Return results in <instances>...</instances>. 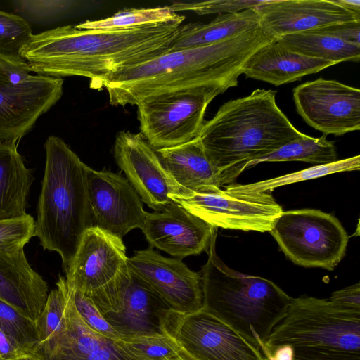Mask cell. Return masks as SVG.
Segmentation results:
<instances>
[{"label":"cell","instance_id":"1","mask_svg":"<svg viewBox=\"0 0 360 360\" xmlns=\"http://www.w3.org/2000/svg\"><path fill=\"white\" fill-rule=\"evenodd\" d=\"M185 16L125 29L101 30L65 25L33 34L19 56L31 72L89 78L92 87L107 76L169 50Z\"/></svg>","mask_w":360,"mask_h":360},{"label":"cell","instance_id":"2","mask_svg":"<svg viewBox=\"0 0 360 360\" xmlns=\"http://www.w3.org/2000/svg\"><path fill=\"white\" fill-rule=\"evenodd\" d=\"M273 40L258 27L211 45L168 51L107 76L96 88L106 89L113 106L136 105L149 97L186 90L219 95L238 85L245 62Z\"/></svg>","mask_w":360,"mask_h":360},{"label":"cell","instance_id":"3","mask_svg":"<svg viewBox=\"0 0 360 360\" xmlns=\"http://www.w3.org/2000/svg\"><path fill=\"white\" fill-rule=\"evenodd\" d=\"M276 94L257 89L224 103L205 121L198 137L218 173L220 187L233 184L250 162L307 136L280 110Z\"/></svg>","mask_w":360,"mask_h":360},{"label":"cell","instance_id":"4","mask_svg":"<svg viewBox=\"0 0 360 360\" xmlns=\"http://www.w3.org/2000/svg\"><path fill=\"white\" fill-rule=\"evenodd\" d=\"M44 148L46 165L34 236L44 250L59 254L65 273L83 235L92 226L88 166L58 136H49Z\"/></svg>","mask_w":360,"mask_h":360},{"label":"cell","instance_id":"5","mask_svg":"<svg viewBox=\"0 0 360 360\" xmlns=\"http://www.w3.org/2000/svg\"><path fill=\"white\" fill-rule=\"evenodd\" d=\"M215 233L202 266L203 307L241 333L262 351L291 299L274 282L230 269L216 252Z\"/></svg>","mask_w":360,"mask_h":360},{"label":"cell","instance_id":"6","mask_svg":"<svg viewBox=\"0 0 360 360\" xmlns=\"http://www.w3.org/2000/svg\"><path fill=\"white\" fill-rule=\"evenodd\" d=\"M288 345L292 360H360V311L328 298L291 297L262 349Z\"/></svg>","mask_w":360,"mask_h":360},{"label":"cell","instance_id":"7","mask_svg":"<svg viewBox=\"0 0 360 360\" xmlns=\"http://www.w3.org/2000/svg\"><path fill=\"white\" fill-rule=\"evenodd\" d=\"M122 240L98 227L83 235L65 272L68 283L90 299L105 317L115 313L131 277Z\"/></svg>","mask_w":360,"mask_h":360},{"label":"cell","instance_id":"8","mask_svg":"<svg viewBox=\"0 0 360 360\" xmlns=\"http://www.w3.org/2000/svg\"><path fill=\"white\" fill-rule=\"evenodd\" d=\"M269 232L295 264L329 271L344 257L349 240L336 217L315 209L283 211Z\"/></svg>","mask_w":360,"mask_h":360},{"label":"cell","instance_id":"9","mask_svg":"<svg viewBox=\"0 0 360 360\" xmlns=\"http://www.w3.org/2000/svg\"><path fill=\"white\" fill-rule=\"evenodd\" d=\"M159 323L198 360H267L250 339L204 307L188 314L165 309Z\"/></svg>","mask_w":360,"mask_h":360},{"label":"cell","instance_id":"10","mask_svg":"<svg viewBox=\"0 0 360 360\" xmlns=\"http://www.w3.org/2000/svg\"><path fill=\"white\" fill-rule=\"evenodd\" d=\"M169 198L217 229L269 232L283 212L270 191L238 193L208 186Z\"/></svg>","mask_w":360,"mask_h":360},{"label":"cell","instance_id":"11","mask_svg":"<svg viewBox=\"0 0 360 360\" xmlns=\"http://www.w3.org/2000/svg\"><path fill=\"white\" fill-rule=\"evenodd\" d=\"M217 96L193 89L145 98L136 105L140 134L154 149L190 141L198 136L206 110Z\"/></svg>","mask_w":360,"mask_h":360},{"label":"cell","instance_id":"12","mask_svg":"<svg viewBox=\"0 0 360 360\" xmlns=\"http://www.w3.org/2000/svg\"><path fill=\"white\" fill-rule=\"evenodd\" d=\"M62 78L0 70V141L18 142L63 95Z\"/></svg>","mask_w":360,"mask_h":360},{"label":"cell","instance_id":"13","mask_svg":"<svg viewBox=\"0 0 360 360\" xmlns=\"http://www.w3.org/2000/svg\"><path fill=\"white\" fill-rule=\"evenodd\" d=\"M298 114L325 135L360 129V90L336 80L319 78L293 89Z\"/></svg>","mask_w":360,"mask_h":360},{"label":"cell","instance_id":"14","mask_svg":"<svg viewBox=\"0 0 360 360\" xmlns=\"http://www.w3.org/2000/svg\"><path fill=\"white\" fill-rule=\"evenodd\" d=\"M127 262L130 271L146 283L169 309L188 314L203 307L200 275L191 270L182 259L163 257L148 248L135 251Z\"/></svg>","mask_w":360,"mask_h":360},{"label":"cell","instance_id":"15","mask_svg":"<svg viewBox=\"0 0 360 360\" xmlns=\"http://www.w3.org/2000/svg\"><path fill=\"white\" fill-rule=\"evenodd\" d=\"M92 226L122 238L142 228L146 214L137 192L120 173L86 169Z\"/></svg>","mask_w":360,"mask_h":360},{"label":"cell","instance_id":"16","mask_svg":"<svg viewBox=\"0 0 360 360\" xmlns=\"http://www.w3.org/2000/svg\"><path fill=\"white\" fill-rule=\"evenodd\" d=\"M114 157L141 200L155 212L163 210L172 201L170 195L182 191L141 134L120 131Z\"/></svg>","mask_w":360,"mask_h":360},{"label":"cell","instance_id":"17","mask_svg":"<svg viewBox=\"0 0 360 360\" xmlns=\"http://www.w3.org/2000/svg\"><path fill=\"white\" fill-rule=\"evenodd\" d=\"M65 288L61 324L46 340L37 345L33 352L35 356L40 360H138L117 340L91 328L77 311L67 281Z\"/></svg>","mask_w":360,"mask_h":360},{"label":"cell","instance_id":"18","mask_svg":"<svg viewBox=\"0 0 360 360\" xmlns=\"http://www.w3.org/2000/svg\"><path fill=\"white\" fill-rule=\"evenodd\" d=\"M141 230L150 248L181 259L207 251L217 232L174 201L162 211L148 212Z\"/></svg>","mask_w":360,"mask_h":360},{"label":"cell","instance_id":"19","mask_svg":"<svg viewBox=\"0 0 360 360\" xmlns=\"http://www.w3.org/2000/svg\"><path fill=\"white\" fill-rule=\"evenodd\" d=\"M255 9L259 27L273 39L336 23L360 21V15L333 0H266Z\"/></svg>","mask_w":360,"mask_h":360},{"label":"cell","instance_id":"20","mask_svg":"<svg viewBox=\"0 0 360 360\" xmlns=\"http://www.w3.org/2000/svg\"><path fill=\"white\" fill-rule=\"evenodd\" d=\"M48 296V285L31 267L24 249L0 250V300L35 321Z\"/></svg>","mask_w":360,"mask_h":360},{"label":"cell","instance_id":"21","mask_svg":"<svg viewBox=\"0 0 360 360\" xmlns=\"http://www.w3.org/2000/svg\"><path fill=\"white\" fill-rule=\"evenodd\" d=\"M334 65L292 51L273 40L248 58L242 68V74L248 78L280 86Z\"/></svg>","mask_w":360,"mask_h":360},{"label":"cell","instance_id":"22","mask_svg":"<svg viewBox=\"0 0 360 360\" xmlns=\"http://www.w3.org/2000/svg\"><path fill=\"white\" fill-rule=\"evenodd\" d=\"M167 308L160 297L131 272L117 311L105 319L122 337L160 333L159 314Z\"/></svg>","mask_w":360,"mask_h":360},{"label":"cell","instance_id":"23","mask_svg":"<svg viewBox=\"0 0 360 360\" xmlns=\"http://www.w3.org/2000/svg\"><path fill=\"white\" fill-rule=\"evenodd\" d=\"M155 150L164 167L182 190L220 187L218 173L198 136L177 146Z\"/></svg>","mask_w":360,"mask_h":360},{"label":"cell","instance_id":"24","mask_svg":"<svg viewBox=\"0 0 360 360\" xmlns=\"http://www.w3.org/2000/svg\"><path fill=\"white\" fill-rule=\"evenodd\" d=\"M34 181L16 142H0V221L26 217L27 199Z\"/></svg>","mask_w":360,"mask_h":360},{"label":"cell","instance_id":"25","mask_svg":"<svg viewBox=\"0 0 360 360\" xmlns=\"http://www.w3.org/2000/svg\"><path fill=\"white\" fill-rule=\"evenodd\" d=\"M258 27L259 18L255 8L236 13L219 14L208 23L181 25L169 51L211 45Z\"/></svg>","mask_w":360,"mask_h":360},{"label":"cell","instance_id":"26","mask_svg":"<svg viewBox=\"0 0 360 360\" xmlns=\"http://www.w3.org/2000/svg\"><path fill=\"white\" fill-rule=\"evenodd\" d=\"M289 50L309 58L338 64L359 62L360 47L333 37L314 32L286 34L274 39Z\"/></svg>","mask_w":360,"mask_h":360},{"label":"cell","instance_id":"27","mask_svg":"<svg viewBox=\"0 0 360 360\" xmlns=\"http://www.w3.org/2000/svg\"><path fill=\"white\" fill-rule=\"evenodd\" d=\"M337 160L335 147L333 142L326 139V135L323 134L319 138L307 135L250 162L247 165V169L265 162L302 161L318 165Z\"/></svg>","mask_w":360,"mask_h":360},{"label":"cell","instance_id":"28","mask_svg":"<svg viewBox=\"0 0 360 360\" xmlns=\"http://www.w3.org/2000/svg\"><path fill=\"white\" fill-rule=\"evenodd\" d=\"M359 169L360 156L358 155L328 164L314 165L295 172L252 184H233L226 186V190L238 193L272 192L273 190L279 186L317 179L335 173L359 170Z\"/></svg>","mask_w":360,"mask_h":360},{"label":"cell","instance_id":"29","mask_svg":"<svg viewBox=\"0 0 360 360\" xmlns=\"http://www.w3.org/2000/svg\"><path fill=\"white\" fill-rule=\"evenodd\" d=\"M179 14L169 6L150 8H130L120 11L112 16L96 20H86L75 27L84 30H110L140 27L165 22L174 19Z\"/></svg>","mask_w":360,"mask_h":360},{"label":"cell","instance_id":"30","mask_svg":"<svg viewBox=\"0 0 360 360\" xmlns=\"http://www.w3.org/2000/svg\"><path fill=\"white\" fill-rule=\"evenodd\" d=\"M117 343L138 360H173L182 348L165 332L122 337Z\"/></svg>","mask_w":360,"mask_h":360},{"label":"cell","instance_id":"31","mask_svg":"<svg viewBox=\"0 0 360 360\" xmlns=\"http://www.w3.org/2000/svg\"><path fill=\"white\" fill-rule=\"evenodd\" d=\"M0 328L13 338L27 354H33L39 344L35 321L24 316L1 300Z\"/></svg>","mask_w":360,"mask_h":360},{"label":"cell","instance_id":"32","mask_svg":"<svg viewBox=\"0 0 360 360\" xmlns=\"http://www.w3.org/2000/svg\"><path fill=\"white\" fill-rule=\"evenodd\" d=\"M65 277L59 276L56 288L47 296L45 305L35 321L39 343L46 340L61 324L66 302Z\"/></svg>","mask_w":360,"mask_h":360},{"label":"cell","instance_id":"33","mask_svg":"<svg viewBox=\"0 0 360 360\" xmlns=\"http://www.w3.org/2000/svg\"><path fill=\"white\" fill-rule=\"evenodd\" d=\"M32 34L26 19L0 10V54L20 57V49Z\"/></svg>","mask_w":360,"mask_h":360},{"label":"cell","instance_id":"34","mask_svg":"<svg viewBox=\"0 0 360 360\" xmlns=\"http://www.w3.org/2000/svg\"><path fill=\"white\" fill-rule=\"evenodd\" d=\"M266 0H210L200 2L174 1L169 6L175 13L190 11L197 15L236 13L255 8Z\"/></svg>","mask_w":360,"mask_h":360},{"label":"cell","instance_id":"35","mask_svg":"<svg viewBox=\"0 0 360 360\" xmlns=\"http://www.w3.org/2000/svg\"><path fill=\"white\" fill-rule=\"evenodd\" d=\"M35 221L27 214L26 217L0 221V250L15 251L24 246L34 236Z\"/></svg>","mask_w":360,"mask_h":360},{"label":"cell","instance_id":"36","mask_svg":"<svg viewBox=\"0 0 360 360\" xmlns=\"http://www.w3.org/2000/svg\"><path fill=\"white\" fill-rule=\"evenodd\" d=\"M20 16L44 20L57 16L71 8L76 1L69 0H21L13 1Z\"/></svg>","mask_w":360,"mask_h":360},{"label":"cell","instance_id":"37","mask_svg":"<svg viewBox=\"0 0 360 360\" xmlns=\"http://www.w3.org/2000/svg\"><path fill=\"white\" fill-rule=\"evenodd\" d=\"M76 309L84 321L94 330L111 339L122 338L107 321L95 304L71 286Z\"/></svg>","mask_w":360,"mask_h":360},{"label":"cell","instance_id":"38","mask_svg":"<svg viewBox=\"0 0 360 360\" xmlns=\"http://www.w3.org/2000/svg\"><path fill=\"white\" fill-rule=\"evenodd\" d=\"M307 32L329 35L360 47V21L336 23Z\"/></svg>","mask_w":360,"mask_h":360},{"label":"cell","instance_id":"39","mask_svg":"<svg viewBox=\"0 0 360 360\" xmlns=\"http://www.w3.org/2000/svg\"><path fill=\"white\" fill-rule=\"evenodd\" d=\"M328 300L339 307L360 311V283L358 282L333 292Z\"/></svg>","mask_w":360,"mask_h":360},{"label":"cell","instance_id":"40","mask_svg":"<svg viewBox=\"0 0 360 360\" xmlns=\"http://www.w3.org/2000/svg\"><path fill=\"white\" fill-rule=\"evenodd\" d=\"M27 354L8 334L0 328V359L7 360Z\"/></svg>","mask_w":360,"mask_h":360},{"label":"cell","instance_id":"41","mask_svg":"<svg viewBox=\"0 0 360 360\" xmlns=\"http://www.w3.org/2000/svg\"><path fill=\"white\" fill-rule=\"evenodd\" d=\"M0 70L30 73L27 63L20 58L0 54Z\"/></svg>","mask_w":360,"mask_h":360},{"label":"cell","instance_id":"42","mask_svg":"<svg viewBox=\"0 0 360 360\" xmlns=\"http://www.w3.org/2000/svg\"><path fill=\"white\" fill-rule=\"evenodd\" d=\"M333 1L356 15H360L359 0H333Z\"/></svg>","mask_w":360,"mask_h":360},{"label":"cell","instance_id":"43","mask_svg":"<svg viewBox=\"0 0 360 360\" xmlns=\"http://www.w3.org/2000/svg\"><path fill=\"white\" fill-rule=\"evenodd\" d=\"M173 360H198L195 358L191 356L188 353L184 351L183 349L179 354V355Z\"/></svg>","mask_w":360,"mask_h":360},{"label":"cell","instance_id":"44","mask_svg":"<svg viewBox=\"0 0 360 360\" xmlns=\"http://www.w3.org/2000/svg\"><path fill=\"white\" fill-rule=\"evenodd\" d=\"M1 360V359H0ZM7 360H40L37 356H35L34 354H25L20 356L18 357L11 359H7Z\"/></svg>","mask_w":360,"mask_h":360}]
</instances>
